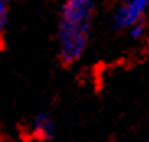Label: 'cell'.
Listing matches in <instances>:
<instances>
[{
    "label": "cell",
    "mask_w": 149,
    "mask_h": 142,
    "mask_svg": "<svg viewBox=\"0 0 149 142\" xmlns=\"http://www.w3.org/2000/svg\"><path fill=\"white\" fill-rule=\"evenodd\" d=\"M148 142H149V129H148Z\"/></svg>",
    "instance_id": "5b68a950"
},
{
    "label": "cell",
    "mask_w": 149,
    "mask_h": 142,
    "mask_svg": "<svg viewBox=\"0 0 149 142\" xmlns=\"http://www.w3.org/2000/svg\"><path fill=\"white\" fill-rule=\"evenodd\" d=\"M56 132V124L48 113H38L31 121V134L35 139L49 141Z\"/></svg>",
    "instance_id": "3957f363"
},
{
    "label": "cell",
    "mask_w": 149,
    "mask_h": 142,
    "mask_svg": "<svg viewBox=\"0 0 149 142\" xmlns=\"http://www.w3.org/2000/svg\"><path fill=\"white\" fill-rule=\"evenodd\" d=\"M10 20V0H0V39L3 38Z\"/></svg>",
    "instance_id": "277c9868"
},
{
    "label": "cell",
    "mask_w": 149,
    "mask_h": 142,
    "mask_svg": "<svg viewBox=\"0 0 149 142\" xmlns=\"http://www.w3.org/2000/svg\"><path fill=\"white\" fill-rule=\"evenodd\" d=\"M149 0H120L111 13V25L116 31L130 33L134 28L146 26Z\"/></svg>",
    "instance_id": "7a4b0ae2"
},
{
    "label": "cell",
    "mask_w": 149,
    "mask_h": 142,
    "mask_svg": "<svg viewBox=\"0 0 149 142\" xmlns=\"http://www.w3.org/2000/svg\"><path fill=\"white\" fill-rule=\"evenodd\" d=\"M93 18V0H62L57 23V57L62 65H74L82 59L90 43Z\"/></svg>",
    "instance_id": "6da1fadb"
}]
</instances>
